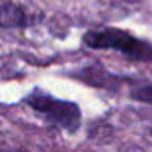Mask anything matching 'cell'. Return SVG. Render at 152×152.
Here are the masks:
<instances>
[{"instance_id":"6da1fadb","label":"cell","mask_w":152,"mask_h":152,"mask_svg":"<svg viewBox=\"0 0 152 152\" xmlns=\"http://www.w3.org/2000/svg\"><path fill=\"white\" fill-rule=\"evenodd\" d=\"M83 41L90 48H107L118 50L120 54L134 61H152V45L134 38L132 34L120 29H104V31H88Z\"/></svg>"},{"instance_id":"7a4b0ae2","label":"cell","mask_w":152,"mask_h":152,"mask_svg":"<svg viewBox=\"0 0 152 152\" xmlns=\"http://www.w3.org/2000/svg\"><path fill=\"white\" fill-rule=\"evenodd\" d=\"M25 104H29L34 111L43 113L48 120L68 131H75L81 124V109L73 102L59 100L41 91H32L31 95H27Z\"/></svg>"},{"instance_id":"3957f363","label":"cell","mask_w":152,"mask_h":152,"mask_svg":"<svg viewBox=\"0 0 152 152\" xmlns=\"http://www.w3.org/2000/svg\"><path fill=\"white\" fill-rule=\"evenodd\" d=\"M27 18L23 11L16 6H0V27H20L25 25Z\"/></svg>"},{"instance_id":"277c9868","label":"cell","mask_w":152,"mask_h":152,"mask_svg":"<svg viewBox=\"0 0 152 152\" xmlns=\"http://www.w3.org/2000/svg\"><path fill=\"white\" fill-rule=\"evenodd\" d=\"M132 99L140 100V102H145V104H152V84H147V86H141V88H136L132 93H131Z\"/></svg>"}]
</instances>
